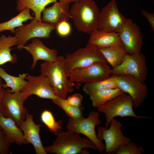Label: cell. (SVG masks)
<instances>
[{"mask_svg":"<svg viewBox=\"0 0 154 154\" xmlns=\"http://www.w3.org/2000/svg\"><path fill=\"white\" fill-rule=\"evenodd\" d=\"M41 74L45 75L56 96L65 99L68 94L74 90V84L69 80L65 66L64 57L58 56L54 62L44 61L40 65Z\"/></svg>","mask_w":154,"mask_h":154,"instance_id":"cell-1","label":"cell"},{"mask_svg":"<svg viewBox=\"0 0 154 154\" xmlns=\"http://www.w3.org/2000/svg\"><path fill=\"white\" fill-rule=\"evenodd\" d=\"M100 11L94 0H79L74 2L70 9L71 19L77 29L89 34L98 29Z\"/></svg>","mask_w":154,"mask_h":154,"instance_id":"cell-2","label":"cell"},{"mask_svg":"<svg viewBox=\"0 0 154 154\" xmlns=\"http://www.w3.org/2000/svg\"><path fill=\"white\" fill-rule=\"evenodd\" d=\"M57 135L56 139L52 145L44 147L47 153L88 154L89 152L84 151L83 149L98 150L91 141L88 138L82 137L78 134L68 130L64 132L60 131Z\"/></svg>","mask_w":154,"mask_h":154,"instance_id":"cell-3","label":"cell"},{"mask_svg":"<svg viewBox=\"0 0 154 154\" xmlns=\"http://www.w3.org/2000/svg\"><path fill=\"white\" fill-rule=\"evenodd\" d=\"M133 101L128 94L123 93L97 108L98 111L105 116V127L108 128L115 117H132L137 119L149 118L147 116L137 115L133 109Z\"/></svg>","mask_w":154,"mask_h":154,"instance_id":"cell-4","label":"cell"},{"mask_svg":"<svg viewBox=\"0 0 154 154\" xmlns=\"http://www.w3.org/2000/svg\"><path fill=\"white\" fill-rule=\"evenodd\" d=\"M64 59L67 73L87 67L98 62L106 61L99 48L88 43L85 46L67 54Z\"/></svg>","mask_w":154,"mask_h":154,"instance_id":"cell-5","label":"cell"},{"mask_svg":"<svg viewBox=\"0 0 154 154\" xmlns=\"http://www.w3.org/2000/svg\"><path fill=\"white\" fill-rule=\"evenodd\" d=\"M111 74L112 68L106 61L98 62L87 67L67 73L70 81L84 84L106 79Z\"/></svg>","mask_w":154,"mask_h":154,"instance_id":"cell-6","label":"cell"},{"mask_svg":"<svg viewBox=\"0 0 154 154\" xmlns=\"http://www.w3.org/2000/svg\"><path fill=\"white\" fill-rule=\"evenodd\" d=\"M148 71L146 58L141 52L133 53H126L121 63L112 68L113 75H130L145 83L147 76Z\"/></svg>","mask_w":154,"mask_h":154,"instance_id":"cell-7","label":"cell"},{"mask_svg":"<svg viewBox=\"0 0 154 154\" xmlns=\"http://www.w3.org/2000/svg\"><path fill=\"white\" fill-rule=\"evenodd\" d=\"M99 116L97 112H91L86 118L78 120L70 118L66 127L68 131L86 136L94 144L98 150L102 152L105 150V145L98 138L95 131L96 127L101 123Z\"/></svg>","mask_w":154,"mask_h":154,"instance_id":"cell-8","label":"cell"},{"mask_svg":"<svg viewBox=\"0 0 154 154\" xmlns=\"http://www.w3.org/2000/svg\"><path fill=\"white\" fill-rule=\"evenodd\" d=\"M55 29L54 25L38 21L34 18L29 23L15 29L14 33L17 41V48L23 49L32 38H49L51 32Z\"/></svg>","mask_w":154,"mask_h":154,"instance_id":"cell-9","label":"cell"},{"mask_svg":"<svg viewBox=\"0 0 154 154\" xmlns=\"http://www.w3.org/2000/svg\"><path fill=\"white\" fill-rule=\"evenodd\" d=\"M25 101L21 92L12 93L9 89H6L2 101L1 114L5 117L13 119L19 127L28 113L24 106Z\"/></svg>","mask_w":154,"mask_h":154,"instance_id":"cell-10","label":"cell"},{"mask_svg":"<svg viewBox=\"0 0 154 154\" xmlns=\"http://www.w3.org/2000/svg\"><path fill=\"white\" fill-rule=\"evenodd\" d=\"M122 125L121 122L114 118L111 121L108 128L98 127L97 135L100 140L105 141L106 153H114L119 146L131 141L123 133Z\"/></svg>","mask_w":154,"mask_h":154,"instance_id":"cell-11","label":"cell"},{"mask_svg":"<svg viewBox=\"0 0 154 154\" xmlns=\"http://www.w3.org/2000/svg\"><path fill=\"white\" fill-rule=\"evenodd\" d=\"M114 75L117 88L131 97L133 101V107H139L147 96V86L145 83L130 75Z\"/></svg>","mask_w":154,"mask_h":154,"instance_id":"cell-12","label":"cell"},{"mask_svg":"<svg viewBox=\"0 0 154 154\" xmlns=\"http://www.w3.org/2000/svg\"><path fill=\"white\" fill-rule=\"evenodd\" d=\"M27 83L21 91V95L25 100L32 95L52 101L57 98L54 89L46 76L43 74L38 76L28 74Z\"/></svg>","mask_w":154,"mask_h":154,"instance_id":"cell-13","label":"cell"},{"mask_svg":"<svg viewBox=\"0 0 154 154\" xmlns=\"http://www.w3.org/2000/svg\"><path fill=\"white\" fill-rule=\"evenodd\" d=\"M126 19L119 12L116 0H111L100 11L98 29L118 33Z\"/></svg>","mask_w":154,"mask_h":154,"instance_id":"cell-14","label":"cell"},{"mask_svg":"<svg viewBox=\"0 0 154 154\" xmlns=\"http://www.w3.org/2000/svg\"><path fill=\"white\" fill-rule=\"evenodd\" d=\"M118 33L127 53L133 54L141 52L143 37L139 27L132 19L126 18Z\"/></svg>","mask_w":154,"mask_h":154,"instance_id":"cell-15","label":"cell"},{"mask_svg":"<svg viewBox=\"0 0 154 154\" xmlns=\"http://www.w3.org/2000/svg\"><path fill=\"white\" fill-rule=\"evenodd\" d=\"M41 126L40 124H36L34 121L33 115L28 113L19 127L23 132L26 144H32L36 154H46L40 135Z\"/></svg>","mask_w":154,"mask_h":154,"instance_id":"cell-16","label":"cell"},{"mask_svg":"<svg viewBox=\"0 0 154 154\" xmlns=\"http://www.w3.org/2000/svg\"><path fill=\"white\" fill-rule=\"evenodd\" d=\"M23 49H25L32 56V70L35 68L37 61L39 60L54 62L57 60L58 57L56 50L48 48L37 38H34L31 43L25 46Z\"/></svg>","mask_w":154,"mask_h":154,"instance_id":"cell-17","label":"cell"},{"mask_svg":"<svg viewBox=\"0 0 154 154\" xmlns=\"http://www.w3.org/2000/svg\"><path fill=\"white\" fill-rule=\"evenodd\" d=\"M69 4L59 1L43 10L42 21L54 25L63 21H68L71 19Z\"/></svg>","mask_w":154,"mask_h":154,"instance_id":"cell-18","label":"cell"},{"mask_svg":"<svg viewBox=\"0 0 154 154\" xmlns=\"http://www.w3.org/2000/svg\"><path fill=\"white\" fill-rule=\"evenodd\" d=\"M90 34L88 43L99 48L123 46L118 33L107 32L98 29Z\"/></svg>","mask_w":154,"mask_h":154,"instance_id":"cell-19","label":"cell"},{"mask_svg":"<svg viewBox=\"0 0 154 154\" xmlns=\"http://www.w3.org/2000/svg\"><path fill=\"white\" fill-rule=\"evenodd\" d=\"M0 126L11 143L19 145L26 144L23 132L12 119L0 114Z\"/></svg>","mask_w":154,"mask_h":154,"instance_id":"cell-20","label":"cell"},{"mask_svg":"<svg viewBox=\"0 0 154 154\" xmlns=\"http://www.w3.org/2000/svg\"><path fill=\"white\" fill-rule=\"evenodd\" d=\"M16 37L11 35L6 36L2 34L0 36V67L7 62L12 64L16 63L17 56L11 53V48L17 44Z\"/></svg>","mask_w":154,"mask_h":154,"instance_id":"cell-21","label":"cell"},{"mask_svg":"<svg viewBox=\"0 0 154 154\" xmlns=\"http://www.w3.org/2000/svg\"><path fill=\"white\" fill-rule=\"evenodd\" d=\"M27 75L24 73L19 74L18 76H14L8 74L0 67V78L5 82V88H10V91L12 93L21 91L27 83L25 79Z\"/></svg>","mask_w":154,"mask_h":154,"instance_id":"cell-22","label":"cell"},{"mask_svg":"<svg viewBox=\"0 0 154 154\" xmlns=\"http://www.w3.org/2000/svg\"><path fill=\"white\" fill-rule=\"evenodd\" d=\"M99 49L107 63L112 67V68L119 65L122 62L125 55L127 53L122 46Z\"/></svg>","mask_w":154,"mask_h":154,"instance_id":"cell-23","label":"cell"},{"mask_svg":"<svg viewBox=\"0 0 154 154\" xmlns=\"http://www.w3.org/2000/svg\"><path fill=\"white\" fill-rule=\"evenodd\" d=\"M34 18L31 15L30 9H26L9 20L0 23V33L5 31H9L12 33H14L15 28L23 25L24 22L29 20H33Z\"/></svg>","mask_w":154,"mask_h":154,"instance_id":"cell-24","label":"cell"},{"mask_svg":"<svg viewBox=\"0 0 154 154\" xmlns=\"http://www.w3.org/2000/svg\"><path fill=\"white\" fill-rule=\"evenodd\" d=\"M50 3L47 0H17V9L19 12L27 8L31 9L34 13L35 18L41 22V13Z\"/></svg>","mask_w":154,"mask_h":154,"instance_id":"cell-25","label":"cell"},{"mask_svg":"<svg viewBox=\"0 0 154 154\" xmlns=\"http://www.w3.org/2000/svg\"><path fill=\"white\" fill-rule=\"evenodd\" d=\"M123 93L121 90L117 88L102 90L89 96L93 107L97 108Z\"/></svg>","mask_w":154,"mask_h":154,"instance_id":"cell-26","label":"cell"},{"mask_svg":"<svg viewBox=\"0 0 154 154\" xmlns=\"http://www.w3.org/2000/svg\"><path fill=\"white\" fill-rule=\"evenodd\" d=\"M117 88L115 78L112 75L106 79L84 84V92L89 96L102 90Z\"/></svg>","mask_w":154,"mask_h":154,"instance_id":"cell-27","label":"cell"},{"mask_svg":"<svg viewBox=\"0 0 154 154\" xmlns=\"http://www.w3.org/2000/svg\"><path fill=\"white\" fill-rule=\"evenodd\" d=\"M52 101L64 111L70 118L78 120L84 118L82 113L83 108L82 107H77L69 105L66 103L65 99L58 97Z\"/></svg>","mask_w":154,"mask_h":154,"instance_id":"cell-28","label":"cell"},{"mask_svg":"<svg viewBox=\"0 0 154 154\" xmlns=\"http://www.w3.org/2000/svg\"><path fill=\"white\" fill-rule=\"evenodd\" d=\"M40 119L50 131L55 134L57 135L62 128V120L56 121L52 112L49 110H46L42 112L40 116Z\"/></svg>","mask_w":154,"mask_h":154,"instance_id":"cell-29","label":"cell"},{"mask_svg":"<svg viewBox=\"0 0 154 154\" xmlns=\"http://www.w3.org/2000/svg\"><path fill=\"white\" fill-rule=\"evenodd\" d=\"M145 151L141 146H138L135 143L130 141L128 143L119 146L115 151L116 154H141Z\"/></svg>","mask_w":154,"mask_h":154,"instance_id":"cell-30","label":"cell"},{"mask_svg":"<svg viewBox=\"0 0 154 154\" xmlns=\"http://www.w3.org/2000/svg\"><path fill=\"white\" fill-rule=\"evenodd\" d=\"M57 34L60 37H65L71 33L72 28L68 21H63L57 24L55 29Z\"/></svg>","mask_w":154,"mask_h":154,"instance_id":"cell-31","label":"cell"},{"mask_svg":"<svg viewBox=\"0 0 154 154\" xmlns=\"http://www.w3.org/2000/svg\"><path fill=\"white\" fill-rule=\"evenodd\" d=\"M11 143L0 126V153L7 154L9 151Z\"/></svg>","mask_w":154,"mask_h":154,"instance_id":"cell-32","label":"cell"},{"mask_svg":"<svg viewBox=\"0 0 154 154\" xmlns=\"http://www.w3.org/2000/svg\"><path fill=\"white\" fill-rule=\"evenodd\" d=\"M83 98L82 95L79 93H75L69 96L65 101L68 104L71 106L80 107H82V102Z\"/></svg>","mask_w":154,"mask_h":154,"instance_id":"cell-33","label":"cell"},{"mask_svg":"<svg viewBox=\"0 0 154 154\" xmlns=\"http://www.w3.org/2000/svg\"><path fill=\"white\" fill-rule=\"evenodd\" d=\"M142 15L147 19L152 30L154 31V14L144 9L141 11Z\"/></svg>","mask_w":154,"mask_h":154,"instance_id":"cell-34","label":"cell"},{"mask_svg":"<svg viewBox=\"0 0 154 154\" xmlns=\"http://www.w3.org/2000/svg\"><path fill=\"white\" fill-rule=\"evenodd\" d=\"M6 88L5 86V83L3 82V79L0 78V114H1L2 101Z\"/></svg>","mask_w":154,"mask_h":154,"instance_id":"cell-35","label":"cell"},{"mask_svg":"<svg viewBox=\"0 0 154 154\" xmlns=\"http://www.w3.org/2000/svg\"><path fill=\"white\" fill-rule=\"evenodd\" d=\"M59 2L66 3L70 4L72 2H74L73 0H59Z\"/></svg>","mask_w":154,"mask_h":154,"instance_id":"cell-36","label":"cell"},{"mask_svg":"<svg viewBox=\"0 0 154 154\" xmlns=\"http://www.w3.org/2000/svg\"><path fill=\"white\" fill-rule=\"evenodd\" d=\"M50 3H55L57 1L56 0H47Z\"/></svg>","mask_w":154,"mask_h":154,"instance_id":"cell-37","label":"cell"},{"mask_svg":"<svg viewBox=\"0 0 154 154\" xmlns=\"http://www.w3.org/2000/svg\"><path fill=\"white\" fill-rule=\"evenodd\" d=\"M74 1V2H78L79 0H73Z\"/></svg>","mask_w":154,"mask_h":154,"instance_id":"cell-38","label":"cell"},{"mask_svg":"<svg viewBox=\"0 0 154 154\" xmlns=\"http://www.w3.org/2000/svg\"></svg>","mask_w":154,"mask_h":154,"instance_id":"cell-39","label":"cell"}]
</instances>
